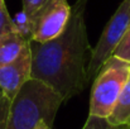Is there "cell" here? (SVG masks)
Returning a JSON list of instances; mask_svg holds the SVG:
<instances>
[{"instance_id": "obj_1", "label": "cell", "mask_w": 130, "mask_h": 129, "mask_svg": "<svg viewBox=\"0 0 130 129\" xmlns=\"http://www.w3.org/2000/svg\"><path fill=\"white\" fill-rule=\"evenodd\" d=\"M88 0H76L64 31L52 41L30 42L32 79L42 81L63 103L81 94L88 84L86 56L91 51L85 11Z\"/></svg>"}, {"instance_id": "obj_2", "label": "cell", "mask_w": 130, "mask_h": 129, "mask_svg": "<svg viewBox=\"0 0 130 129\" xmlns=\"http://www.w3.org/2000/svg\"><path fill=\"white\" fill-rule=\"evenodd\" d=\"M62 97L42 81L28 80L10 101L6 129H33L41 120L53 127Z\"/></svg>"}, {"instance_id": "obj_3", "label": "cell", "mask_w": 130, "mask_h": 129, "mask_svg": "<svg viewBox=\"0 0 130 129\" xmlns=\"http://www.w3.org/2000/svg\"><path fill=\"white\" fill-rule=\"evenodd\" d=\"M130 77V63L111 56L99 70L90 96L88 115L107 118Z\"/></svg>"}, {"instance_id": "obj_4", "label": "cell", "mask_w": 130, "mask_h": 129, "mask_svg": "<svg viewBox=\"0 0 130 129\" xmlns=\"http://www.w3.org/2000/svg\"><path fill=\"white\" fill-rule=\"evenodd\" d=\"M130 25V0H123L114 15L107 22L99 41L90 51V60L87 65L88 80L95 79L101 66L112 56L115 48L124 37Z\"/></svg>"}, {"instance_id": "obj_5", "label": "cell", "mask_w": 130, "mask_h": 129, "mask_svg": "<svg viewBox=\"0 0 130 129\" xmlns=\"http://www.w3.org/2000/svg\"><path fill=\"white\" fill-rule=\"evenodd\" d=\"M72 6L67 0H47L30 17L33 22L32 42L44 43L58 37L66 28Z\"/></svg>"}, {"instance_id": "obj_6", "label": "cell", "mask_w": 130, "mask_h": 129, "mask_svg": "<svg viewBox=\"0 0 130 129\" xmlns=\"http://www.w3.org/2000/svg\"><path fill=\"white\" fill-rule=\"evenodd\" d=\"M32 52L30 43L23 53L13 62L0 67V91L8 99L13 100L22 86L32 77Z\"/></svg>"}, {"instance_id": "obj_7", "label": "cell", "mask_w": 130, "mask_h": 129, "mask_svg": "<svg viewBox=\"0 0 130 129\" xmlns=\"http://www.w3.org/2000/svg\"><path fill=\"white\" fill-rule=\"evenodd\" d=\"M29 43L14 31L0 34V67L17 60Z\"/></svg>"}, {"instance_id": "obj_8", "label": "cell", "mask_w": 130, "mask_h": 129, "mask_svg": "<svg viewBox=\"0 0 130 129\" xmlns=\"http://www.w3.org/2000/svg\"><path fill=\"white\" fill-rule=\"evenodd\" d=\"M106 120L115 127H126L130 124V77Z\"/></svg>"}, {"instance_id": "obj_9", "label": "cell", "mask_w": 130, "mask_h": 129, "mask_svg": "<svg viewBox=\"0 0 130 129\" xmlns=\"http://www.w3.org/2000/svg\"><path fill=\"white\" fill-rule=\"evenodd\" d=\"M11 23H13L14 32H17L24 39L32 42V39H33V22L28 14H25L23 10L17 13L11 18Z\"/></svg>"}, {"instance_id": "obj_10", "label": "cell", "mask_w": 130, "mask_h": 129, "mask_svg": "<svg viewBox=\"0 0 130 129\" xmlns=\"http://www.w3.org/2000/svg\"><path fill=\"white\" fill-rule=\"evenodd\" d=\"M112 56L130 63V25L128 27V29H126L124 37L121 38L120 43L115 48Z\"/></svg>"}, {"instance_id": "obj_11", "label": "cell", "mask_w": 130, "mask_h": 129, "mask_svg": "<svg viewBox=\"0 0 130 129\" xmlns=\"http://www.w3.org/2000/svg\"><path fill=\"white\" fill-rule=\"evenodd\" d=\"M123 127H115L111 125L105 118H100V117H93V115H88L85 125L82 129H121Z\"/></svg>"}, {"instance_id": "obj_12", "label": "cell", "mask_w": 130, "mask_h": 129, "mask_svg": "<svg viewBox=\"0 0 130 129\" xmlns=\"http://www.w3.org/2000/svg\"><path fill=\"white\" fill-rule=\"evenodd\" d=\"M13 23L11 17L9 15V11L5 5V0H0V34L13 32Z\"/></svg>"}, {"instance_id": "obj_13", "label": "cell", "mask_w": 130, "mask_h": 129, "mask_svg": "<svg viewBox=\"0 0 130 129\" xmlns=\"http://www.w3.org/2000/svg\"><path fill=\"white\" fill-rule=\"evenodd\" d=\"M9 106H10V100H8L3 94H0V129H6Z\"/></svg>"}, {"instance_id": "obj_14", "label": "cell", "mask_w": 130, "mask_h": 129, "mask_svg": "<svg viewBox=\"0 0 130 129\" xmlns=\"http://www.w3.org/2000/svg\"><path fill=\"white\" fill-rule=\"evenodd\" d=\"M47 0H22L23 3V11L25 14H28L29 17H32Z\"/></svg>"}, {"instance_id": "obj_15", "label": "cell", "mask_w": 130, "mask_h": 129, "mask_svg": "<svg viewBox=\"0 0 130 129\" xmlns=\"http://www.w3.org/2000/svg\"><path fill=\"white\" fill-rule=\"evenodd\" d=\"M33 129H53V127H51L49 124H47L44 120H41Z\"/></svg>"}, {"instance_id": "obj_16", "label": "cell", "mask_w": 130, "mask_h": 129, "mask_svg": "<svg viewBox=\"0 0 130 129\" xmlns=\"http://www.w3.org/2000/svg\"><path fill=\"white\" fill-rule=\"evenodd\" d=\"M126 128H128V129H130V124H129V125H126Z\"/></svg>"}, {"instance_id": "obj_17", "label": "cell", "mask_w": 130, "mask_h": 129, "mask_svg": "<svg viewBox=\"0 0 130 129\" xmlns=\"http://www.w3.org/2000/svg\"><path fill=\"white\" fill-rule=\"evenodd\" d=\"M121 129H128V128H126V127H123V128H121Z\"/></svg>"}, {"instance_id": "obj_18", "label": "cell", "mask_w": 130, "mask_h": 129, "mask_svg": "<svg viewBox=\"0 0 130 129\" xmlns=\"http://www.w3.org/2000/svg\"><path fill=\"white\" fill-rule=\"evenodd\" d=\"M0 94H1V91H0Z\"/></svg>"}]
</instances>
